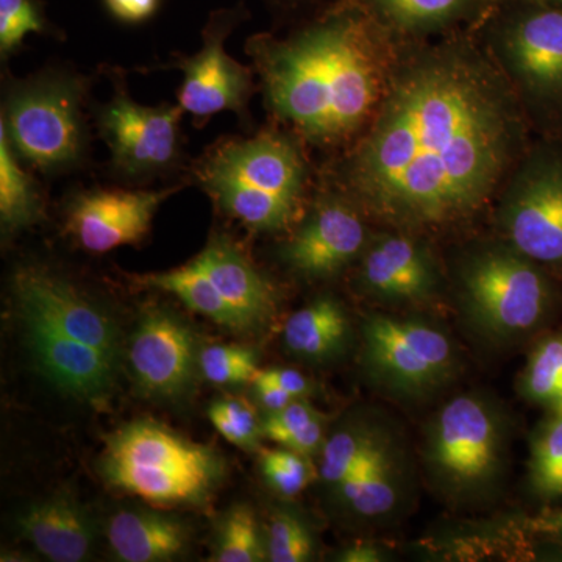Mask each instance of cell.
<instances>
[{
    "label": "cell",
    "instance_id": "obj_21",
    "mask_svg": "<svg viewBox=\"0 0 562 562\" xmlns=\"http://www.w3.org/2000/svg\"><path fill=\"white\" fill-rule=\"evenodd\" d=\"M402 487L401 460L382 431L360 465L335 491L351 513L362 519H376L394 512Z\"/></svg>",
    "mask_w": 562,
    "mask_h": 562
},
{
    "label": "cell",
    "instance_id": "obj_42",
    "mask_svg": "<svg viewBox=\"0 0 562 562\" xmlns=\"http://www.w3.org/2000/svg\"><path fill=\"white\" fill-rule=\"evenodd\" d=\"M520 2L528 3V5L560 7L562 9V0H520Z\"/></svg>",
    "mask_w": 562,
    "mask_h": 562
},
{
    "label": "cell",
    "instance_id": "obj_15",
    "mask_svg": "<svg viewBox=\"0 0 562 562\" xmlns=\"http://www.w3.org/2000/svg\"><path fill=\"white\" fill-rule=\"evenodd\" d=\"M173 190L91 191L81 194L69 210L68 227L83 249L105 254L140 241L150 222Z\"/></svg>",
    "mask_w": 562,
    "mask_h": 562
},
{
    "label": "cell",
    "instance_id": "obj_25",
    "mask_svg": "<svg viewBox=\"0 0 562 562\" xmlns=\"http://www.w3.org/2000/svg\"><path fill=\"white\" fill-rule=\"evenodd\" d=\"M528 484L531 494L546 505L562 501V402L547 408L532 432Z\"/></svg>",
    "mask_w": 562,
    "mask_h": 562
},
{
    "label": "cell",
    "instance_id": "obj_27",
    "mask_svg": "<svg viewBox=\"0 0 562 562\" xmlns=\"http://www.w3.org/2000/svg\"><path fill=\"white\" fill-rule=\"evenodd\" d=\"M38 216L33 180L18 165L5 127L0 124V217L9 231L27 227Z\"/></svg>",
    "mask_w": 562,
    "mask_h": 562
},
{
    "label": "cell",
    "instance_id": "obj_32",
    "mask_svg": "<svg viewBox=\"0 0 562 562\" xmlns=\"http://www.w3.org/2000/svg\"><path fill=\"white\" fill-rule=\"evenodd\" d=\"M199 369L206 382L217 386L254 383L260 369L254 351L238 346H209L199 353Z\"/></svg>",
    "mask_w": 562,
    "mask_h": 562
},
{
    "label": "cell",
    "instance_id": "obj_34",
    "mask_svg": "<svg viewBox=\"0 0 562 562\" xmlns=\"http://www.w3.org/2000/svg\"><path fill=\"white\" fill-rule=\"evenodd\" d=\"M261 471L273 490L284 497H295L313 482L312 465L306 457L284 447L261 453Z\"/></svg>",
    "mask_w": 562,
    "mask_h": 562
},
{
    "label": "cell",
    "instance_id": "obj_8",
    "mask_svg": "<svg viewBox=\"0 0 562 562\" xmlns=\"http://www.w3.org/2000/svg\"><path fill=\"white\" fill-rule=\"evenodd\" d=\"M491 57L524 109L562 120V9L528 5L497 25Z\"/></svg>",
    "mask_w": 562,
    "mask_h": 562
},
{
    "label": "cell",
    "instance_id": "obj_28",
    "mask_svg": "<svg viewBox=\"0 0 562 562\" xmlns=\"http://www.w3.org/2000/svg\"><path fill=\"white\" fill-rule=\"evenodd\" d=\"M519 392L546 408L562 402V331L547 333L535 342L520 375Z\"/></svg>",
    "mask_w": 562,
    "mask_h": 562
},
{
    "label": "cell",
    "instance_id": "obj_24",
    "mask_svg": "<svg viewBox=\"0 0 562 562\" xmlns=\"http://www.w3.org/2000/svg\"><path fill=\"white\" fill-rule=\"evenodd\" d=\"M139 283L176 295L192 312L209 317L222 327L235 331L250 330L246 321L224 301L220 291L192 262L176 271L140 277Z\"/></svg>",
    "mask_w": 562,
    "mask_h": 562
},
{
    "label": "cell",
    "instance_id": "obj_12",
    "mask_svg": "<svg viewBox=\"0 0 562 562\" xmlns=\"http://www.w3.org/2000/svg\"><path fill=\"white\" fill-rule=\"evenodd\" d=\"M181 106H143L117 94L105 106L101 127L114 162L127 173L168 168L177 155Z\"/></svg>",
    "mask_w": 562,
    "mask_h": 562
},
{
    "label": "cell",
    "instance_id": "obj_3",
    "mask_svg": "<svg viewBox=\"0 0 562 562\" xmlns=\"http://www.w3.org/2000/svg\"><path fill=\"white\" fill-rule=\"evenodd\" d=\"M458 291L473 327L491 339L541 330L560 308L553 273L509 244H487L462 257Z\"/></svg>",
    "mask_w": 562,
    "mask_h": 562
},
{
    "label": "cell",
    "instance_id": "obj_36",
    "mask_svg": "<svg viewBox=\"0 0 562 562\" xmlns=\"http://www.w3.org/2000/svg\"><path fill=\"white\" fill-rule=\"evenodd\" d=\"M44 31V21L33 0H0V49L20 46L29 33Z\"/></svg>",
    "mask_w": 562,
    "mask_h": 562
},
{
    "label": "cell",
    "instance_id": "obj_16",
    "mask_svg": "<svg viewBox=\"0 0 562 562\" xmlns=\"http://www.w3.org/2000/svg\"><path fill=\"white\" fill-rule=\"evenodd\" d=\"M360 283L384 302L416 303L431 299L441 283L435 255L406 233H384L361 255Z\"/></svg>",
    "mask_w": 562,
    "mask_h": 562
},
{
    "label": "cell",
    "instance_id": "obj_41",
    "mask_svg": "<svg viewBox=\"0 0 562 562\" xmlns=\"http://www.w3.org/2000/svg\"><path fill=\"white\" fill-rule=\"evenodd\" d=\"M341 561L346 562H376L382 561L380 553L373 549L372 546H364V543H357L350 547L342 553Z\"/></svg>",
    "mask_w": 562,
    "mask_h": 562
},
{
    "label": "cell",
    "instance_id": "obj_22",
    "mask_svg": "<svg viewBox=\"0 0 562 562\" xmlns=\"http://www.w3.org/2000/svg\"><path fill=\"white\" fill-rule=\"evenodd\" d=\"M106 535L114 554L124 562L169 561L188 546L184 525L154 512L114 514Z\"/></svg>",
    "mask_w": 562,
    "mask_h": 562
},
{
    "label": "cell",
    "instance_id": "obj_40",
    "mask_svg": "<svg viewBox=\"0 0 562 562\" xmlns=\"http://www.w3.org/2000/svg\"><path fill=\"white\" fill-rule=\"evenodd\" d=\"M254 384L255 392H257L261 405L265 406L266 409H269V413L280 412V409L286 408L290 403L297 401L290 392L281 390L280 386L269 382V380L262 379L260 375H257V379L254 380Z\"/></svg>",
    "mask_w": 562,
    "mask_h": 562
},
{
    "label": "cell",
    "instance_id": "obj_14",
    "mask_svg": "<svg viewBox=\"0 0 562 562\" xmlns=\"http://www.w3.org/2000/svg\"><path fill=\"white\" fill-rule=\"evenodd\" d=\"M241 13V10H222L213 14L202 50L181 63L184 80L179 103L192 116L210 117L221 111H241L249 101V70L228 57L224 49V41Z\"/></svg>",
    "mask_w": 562,
    "mask_h": 562
},
{
    "label": "cell",
    "instance_id": "obj_33",
    "mask_svg": "<svg viewBox=\"0 0 562 562\" xmlns=\"http://www.w3.org/2000/svg\"><path fill=\"white\" fill-rule=\"evenodd\" d=\"M314 541L312 532L295 514H273L268 532L266 552L272 562H303L312 558Z\"/></svg>",
    "mask_w": 562,
    "mask_h": 562
},
{
    "label": "cell",
    "instance_id": "obj_5",
    "mask_svg": "<svg viewBox=\"0 0 562 562\" xmlns=\"http://www.w3.org/2000/svg\"><path fill=\"white\" fill-rule=\"evenodd\" d=\"M206 190L222 209L257 232L286 227L305 181L301 151L280 135L232 143L203 169Z\"/></svg>",
    "mask_w": 562,
    "mask_h": 562
},
{
    "label": "cell",
    "instance_id": "obj_26",
    "mask_svg": "<svg viewBox=\"0 0 562 562\" xmlns=\"http://www.w3.org/2000/svg\"><path fill=\"white\" fill-rule=\"evenodd\" d=\"M472 0H369L372 16L386 31L420 35L458 20Z\"/></svg>",
    "mask_w": 562,
    "mask_h": 562
},
{
    "label": "cell",
    "instance_id": "obj_23",
    "mask_svg": "<svg viewBox=\"0 0 562 562\" xmlns=\"http://www.w3.org/2000/svg\"><path fill=\"white\" fill-rule=\"evenodd\" d=\"M349 338V317L331 297L308 303L284 325V344L303 360H331L346 349Z\"/></svg>",
    "mask_w": 562,
    "mask_h": 562
},
{
    "label": "cell",
    "instance_id": "obj_10",
    "mask_svg": "<svg viewBox=\"0 0 562 562\" xmlns=\"http://www.w3.org/2000/svg\"><path fill=\"white\" fill-rule=\"evenodd\" d=\"M2 124L11 147L43 171L80 160L83 125L80 90L74 81L54 77L21 88L11 95Z\"/></svg>",
    "mask_w": 562,
    "mask_h": 562
},
{
    "label": "cell",
    "instance_id": "obj_13",
    "mask_svg": "<svg viewBox=\"0 0 562 562\" xmlns=\"http://www.w3.org/2000/svg\"><path fill=\"white\" fill-rule=\"evenodd\" d=\"M371 239L355 206L322 199L281 251L284 262L306 279L335 276L360 257Z\"/></svg>",
    "mask_w": 562,
    "mask_h": 562
},
{
    "label": "cell",
    "instance_id": "obj_20",
    "mask_svg": "<svg viewBox=\"0 0 562 562\" xmlns=\"http://www.w3.org/2000/svg\"><path fill=\"white\" fill-rule=\"evenodd\" d=\"M18 525L22 536L50 561L79 562L90 552V519L69 495L36 503L21 514Z\"/></svg>",
    "mask_w": 562,
    "mask_h": 562
},
{
    "label": "cell",
    "instance_id": "obj_38",
    "mask_svg": "<svg viewBox=\"0 0 562 562\" xmlns=\"http://www.w3.org/2000/svg\"><path fill=\"white\" fill-rule=\"evenodd\" d=\"M158 2L160 0H105V5L120 21L143 22L157 11Z\"/></svg>",
    "mask_w": 562,
    "mask_h": 562
},
{
    "label": "cell",
    "instance_id": "obj_17",
    "mask_svg": "<svg viewBox=\"0 0 562 562\" xmlns=\"http://www.w3.org/2000/svg\"><path fill=\"white\" fill-rule=\"evenodd\" d=\"M140 390L172 397L190 386L195 366V341L190 328L165 312L143 317L128 351Z\"/></svg>",
    "mask_w": 562,
    "mask_h": 562
},
{
    "label": "cell",
    "instance_id": "obj_30",
    "mask_svg": "<svg viewBox=\"0 0 562 562\" xmlns=\"http://www.w3.org/2000/svg\"><path fill=\"white\" fill-rule=\"evenodd\" d=\"M382 431L369 425L357 424L325 439L321 449V475L324 482L336 490L360 465Z\"/></svg>",
    "mask_w": 562,
    "mask_h": 562
},
{
    "label": "cell",
    "instance_id": "obj_11",
    "mask_svg": "<svg viewBox=\"0 0 562 562\" xmlns=\"http://www.w3.org/2000/svg\"><path fill=\"white\" fill-rule=\"evenodd\" d=\"M14 297L22 319L40 322L117 357L116 325L68 281L44 269H22L14 279Z\"/></svg>",
    "mask_w": 562,
    "mask_h": 562
},
{
    "label": "cell",
    "instance_id": "obj_19",
    "mask_svg": "<svg viewBox=\"0 0 562 562\" xmlns=\"http://www.w3.org/2000/svg\"><path fill=\"white\" fill-rule=\"evenodd\" d=\"M191 262L214 284L249 328L258 327L271 316V284L227 238L216 236L211 239Z\"/></svg>",
    "mask_w": 562,
    "mask_h": 562
},
{
    "label": "cell",
    "instance_id": "obj_37",
    "mask_svg": "<svg viewBox=\"0 0 562 562\" xmlns=\"http://www.w3.org/2000/svg\"><path fill=\"white\" fill-rule=\"evenodd\" d=\"M522 530L536 538L562 543V506H546L524 520Z\"/></svg>",
    "mask_w": 562,
    "mask_h": 562
},
{
    "label": "cell",
    "instance_id": "obj_39",
    "mask_svg": "<svg viewBox=\"0 0 562 562\" xmlns=\"http://www.w3.org/2000/svg\"><path fill=\"white\" fill-rule=\"evenodd\" d=\"M258 375L269 380L281 390L290 392L295 398L305 397L310 392V382L301 372L292 371V369L273 368L269 371H260Z\"/></svg>",
    "mask_w": 562,
    "mask_h": 562
},
{
    "label": "cell",
    "instance_id": "obj_18",
    "mask_svg": "<svg viewBox=\"0 0 562 562\" xmlns=\"http://www.w3.org/2000/svg\"><path fill=\"white\" fill-rule=\"evenodd\" d=\"M22 321L33 355L47 379L69 394L88 401H95L109 392L116 358L40 322Z\"/></svg>",
    "mask_w": 562,
    "mask_h": 562
},
{
    "label": "cell",
    "instance_id": "obj_1",
    "mask_svg": "<svg viewBox=\"0 0 562 562\" xmlns=\"http://www.w3.org/2000/svg\"><path fill=\"white\" fill-rule=\"evenodd\" d=\"M525 109L491 55L462 41L403 57L347 166L362 206L403 231L471 220L527 151Z\"/></svg>",
    "mask_w": 562,
    "mask_h": 562
},
{
    "label": "cell",
    "instance_id": "obj_9",
    "mask_svg": "<svg viewBox=\"0 0 562 562\" xmlns=\"http://www.w3.org/2000/svg\"><path fill=\"white\" fill-rule=\"evenodd\" d=\"M362 364L382 390L422 395L453 375L458 357L441 328L375 314L362 325Z\"/></svg>",
    "mask_w": 562,
    "mask_h": 562
},
{
    "label": "cell",
    "instance_id": "obj_29",
    "mask_svg": "<svg viewBox=\"0 0 562 562\" xmlns=\"http://www.w3.org/2000/svg\"><path fill=\"white\" fill-rule=\"evenodd\" d=\"M324 430L322 414L302 398L280 412L269 414L261 425L262 436L306 458L324 446Z\"/></svg>",
    "mask_w": 562,
    "mask_h": 562
},
{
    "label": "cell",
    "instance_id": "obj_35",
    "mask_svg": "<svg viewBox=\"0 0 562 562\" xmlns=\"http://www.w3.org/2000/svg\"><path fill=\"white\" fill-rule=\"evenodd\" d=\"M211 424L228 442L243 449H250L262 435L257 414L249 403L238 398H225L211 405L209 412Z\"/></svg>",
    "mask_w": 562,
    "mask_h": 562
},
{
    "label": "cell",
    "instance_id": "obj_7",
    "mask_svg": "<svg viewBox=\"0 0 562 562\" xmlns=\"http://www.w3.org/2000/svg\"><path fill=\"white\" fill-rule=\"evenodd\" d=\"M503 187L497 221L506 244L562 276V147L525 151Z\"/></svg>",
    "mask_w": 562,
    "mask_h": 562
},
{
    "label": "cell",
    "instance_id": "obj_31",
    "mask_svg": "<svg viewBox=\"0 0 562 562\" xmlns=\"http://www.w3.org/2000/svg\"><path fill=\"white\" fill-rule=\"evenodd\" d=\"M266 554L255 513L249 506H236L222 524L220 549L214 561L257 562L265 560Z\"/></svg>",
    "mask_w": 562,
    "mask_h": 562
},
{
    "label": "cell",
    "instance_id": "obj_2",
    "mask_svg": "<svg viewBox=\"0 0 562 562\" xmlns=\"http://www.w3.org/2000/svg\"><path fill=\"white\" fill-rule=\"evenodd\" d=\"M372 14L342 7L284 40L249 43L273 113L305 138L336 144L369 125L397 55Z\"/></svg>",
    "mask_w": 562,
    "mask_h": 562
},
{
    "label": "cell",
    "instance_id": "obj_4",
    "mask_svg": "<svg viewBox=\"0 0 562 562\" xmlns=\"http://www.w3.org/2000/svg\"><path fill=\"white\" fill-rule=\"evenodd\" d=\"M216 454L162 425L138 420L106 442L102 472L125 494L158 506L192 505L220 480Z\"/></svg>",
    "mask_w": 562,
    "mask_h": 562
},
{
    "label": "cell",
    "instance_id": "obj_6",
    "mask_svg": "<svg viewBox=\"0 0 562 562\" xmlns=\"http://www.w3.org/2000/svg\"><path fill=\"white\" fill-rule=\"evenodd\" d=\"M424 454L432 482L447 495H482L495 486L505 468V422L486 398L458 395L431 420Z\"/></svg>",
    "mask_w": 562,
    "mask_h": 562
}]
</instances>
